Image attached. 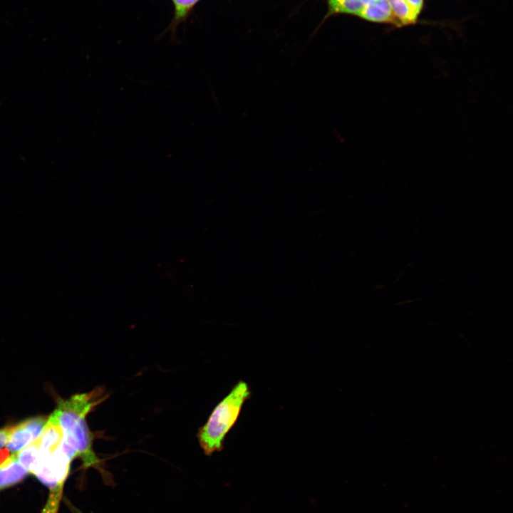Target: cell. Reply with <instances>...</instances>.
<instances>
[{
  "label": "cell",
  "mask_w": 513,
  "mask_h": 513,
  "mask_svg": "<svg viewBox=\"0 0 513 513\" xmlns=\"http://www.w3.org/2000/svg\"><path fill=\"white\" fill-rule=\"evenodd\" d=\"M395 16L397 26L415 23L417 16L405 0H388Z\"/></svg>",
  "instance_id": "obj_8"
},
{
  "label": "cell",
  "mask_w": 513,
  "mask_h": 513,
  "mask_svg": "<svg viewBox=\"0 0 513 513\" xmlns=\"http://www.w3.org/2000/svg\"><path fill=\"white\" fill-rule=\"evenodd\" d=\"M29 472L11 454L0 463V490L11 487L24 479Z\"/></svg>",
  "instance_id": "obj_6"
},
{
  "label": "cell",
  "mask_w": 513,
  "mask_h": 513,
  "mask_svg": "<svg viewBox=\"0 0 513 513\" xmlns=\"http://www.w3.org/2000/svg\"><path fill=\"white\" fill-rule=\"evenodd\" d=\"M199 0H172L175 7V19L179 20L185 16L188 11Z\"/></svg>",
  "instance_id": "obj_10"
},
{
  "label": "cell",
  "mask_w": 513,
  "mask_h": 513,
  "mask_svg": "<svg viewBox=\"0 0 513 513\" xmlns=\"http://www.w3.org/2000/svg\"><path fill=\"white\" fill-rule=\"evenodd\" d=\"M358 16L371 21L390 22L397 25L388 0H373L364 6Z\"/></svg>",
  "instance_id": "obj_7"
},
{
  "label": "cell",
  "mask_w": 513,
  "mask_h": 513,
  "mask_svg": "<svg viewBox=\"0 0 513 513\" xmlns=\"http://www.w3.org/2000/svg\"><path fill=\"white\" fill-rule=\"evenodd\" d=\"M408 5L410 6L413 14L418 16L420 13L422 6L423 0H405Z\"/></svg>",
  "instance_id": "obj_11"
},
{
  "label": "cell",
  "mask_w": 513,
  "mask_h": 513,
  "mask_svg": "<svg viewBox=\"0 0 513 513\" xmlns=\"http://www.w3.org/2000/svg\"><path fill=\"white\" fill-rule=\"evenodd\" d=\"M108 396L102 388L76 394L58 400L57 408L51 414L63 430V440L76 450L86 467H98L100 463L93 450V437L86 416Z\"/></svg>",
  "instance_id": "obj_1"
},
{
  "label": "cell",
  "mask_w": 513,
  "mask_h": 513,
  "mask_svg": "<svg viewBox=\"0 0 513 513\" xmlns=\"http://www.w3.org/2000/svg\"><path fill=\"white\" fill-rule=\"evenodd\" d=\"M365 6L371 2L373 0H360Z\"/></svg>",
  "instance_id": "obj_13"
},
{
  "label": "cell",
  "mask_w": 513,
  "mask_h": 513,
  "mask_svg": "<svg viewBox=\"0 0 513 513\" xmlns=\"http://www.w3.org/2000/svg\"><path fill=\"white\" fill-rule=\"evenodd\" d=\"M9 428L0 429V450L5 447L9 435Z\"/></svg>",
  "instance_id": "obj_12"
},
{
  "label": "cell",
  "mask_w": 513,
  "mask_h": 513,
  "mask_svg": "<svg viewBox=\"0 0 513 513\" xmlns=\"http://www.w3.org/2000/svg\"><path fill=\"white\" fill-rule=\"evenodd\" d=\"M76 450L63 439L58 448L45 458L33 472L42 483L53 489H62Z\"/></svg>",
  "instance_id": "obj_3"
},
{
  "label": "cell",
  "mask_w": 513,
  "mask_h": 513,
  "mask_svg": "<svg viewBox=\"0 0 513 513\" xmlns=\"http://www.w3.org/2000/svg\"><path fill=\"white\" fill-rule=\"evenodd\" d=\"M250 395L249 385L240 380L213 409L197 434L200 447L207 455L223 448L226 435L237 421L243 405Z\"/></svg>",
  "instance_id": "obj_2"
},
{
  "label": "cell",
  "mask_w": 513,
  "mask_h": 513,
  "mask_svg": "<svg viewBox=\"0 0 513 513\" xmlns=\"http://www.w3.org/2000/svg\"><path fill=\"white\" fill-rule=\"evenodd\" d=\"M47 419L36 417L27 419L9 428L5 447L11 454H16L35 440L42 432Z\"/></svg>",
  "instance_id": "obj_4"
},
{
  "label": "cell",
  "mask_w": 513,
  "mask_h": 513,
  "mask_svg": "<svg viewBox=\"0 0 513 513\" xmlns=\"http://www.w3.org/2000/svg\"><path fill=\"white\" fill-rule=\"evenodd\" d=\"M329 14L348 13L358 15L365 5L360 0H327Z\"/></svg>",
  "instance_id": "obj_9"
},
{
  "label": "cell",
  "mask_w": 513,
  "mask_h": 513,
  "mask_svg": "<svg viewBox=\"0 0 513 513\" xmlns=\"http://www.w3.org/2000/svg\"><path fill=\"white\" fill-rule=\"evenodd\" d=\"M63 439V430L55 418L51 415L40 435L36 438L41 462L58 448Z\"/></svg>",
  "instance_id": "obj_5"
}]
</instances>
